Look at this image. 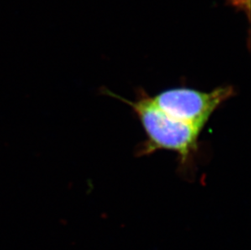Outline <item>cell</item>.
<instances>
[{
	"label": "cell",
	"mask_w": 251,
	"mask_h": 250,
	"mask_svg": "<svg viewBox=\"0 0 251 250\" xmlns=\"http://www.w3.org/2000/svg\"><path fill=\"white\" fill-rule=\"evenodd\" d=\"M107 95L130 106L147 134V140L138 150V155H149L160 150L175 152L180 164L187 167L199 149L202 130L183 123L168 116L155 105L152 98L143 90L135 101H131L106 90Z\"/></svg>",
	"instance_id": "cell-1"
},
{
	"label": "cell",
	"mask_w": 251,
	"mask_h": 250,
	"mask_svg": "<svg viewBox=\"0 0 251 250\" xmlns=\"http://www.w3.org/2000/svg\"><path fill=\"white\" fill-rule=\"evenodd\" d=\"M234 88L220 86L210 92L190 88H173L152 98L154 103L168 116L202 130L212 114L234 96Z\"/></svg>",
	"instance_id": "cell-2"
}]
</instances>
